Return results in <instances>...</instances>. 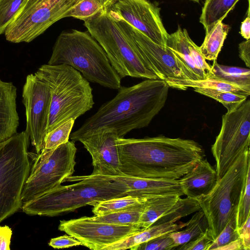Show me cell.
<instances>
[{
    "label": "cell",
    "instance_id": "obj_25",
    "mask_svg": "<svg viewBox=\"0 0 250 250\" xmlns=\"http://www.w3.org/2000/svg\"><path fill=\"white\" fill-rule=\"evenodd\" d=\"M223 81L250 90V70L249 68L220 64L213 61L211 74L208 77Z\"/></svg>",
    "mask_w": 250,
    "mask_h": 250
},
{
    "label": "cell",
    "instance_id": "obj_24",
    "mask_svg": "<svg viewBox=\"0 0 250 250\" xmlns=\"http://www.w3.org/2000/svg\"><path fill=\"white\" fill-rule=\"evenodd\" d=\"M238 1L239 0H206L199 19L206 34L216 23L222 21Z\"/></svg>",
    "mask_w": 250,
    "mask_h": 250
},
{
    "label": "cell",
    "instance_id": "obj_36",
    "mask_svg": "<svg viewBox=\"0 0 250 250\" xmlns=\"http://www.w3.org/2000/svg\"><path fill=\"white\" fill-rule=\"evenodd\" d=\"M250 167L248 168L244 188L239 200L237 213V229L246 221L250 216Z\"/></svg>",
    "mask_w": 250,
    "mask_h": 250
},
{
    "label": "cell",
    "instance_id": "obj_9",
    "mask_svg": "<svg viewBox=\"0 0 250 250\" xmlns=\"http://www.w3.org/2000/svg\"><path fill=\"white\" fill-rule=\"evenodd\" d=\"M76 152L74 142L69 141L47 152L33 154V163L21 193L22 203L58 187L72 176Z\"/></svg>",
    "mask_w": 250,
    "mask_h": 250
},
{
    "label": "cell",
    "instance_id": "obj_17",
    "mask_svg": "<svg viewBox=\"0 0 250 250\" xmlns=\"http://www.w3.org/2000/svg\"><path fill=\"white\" fill-rule=\"evenodd\" d=\"M100 176L124 184L129 189L127 195L149 199L167 195H184L178 180L146 178L124 174Z\"/></svg>",
    "mask_w": 250,
    "mask_h": 250
},
{
    "label": "cell",
    "instance_id": "obj_37",
    "mask_svg": "<svg viewBox=\"0 0 250 250\" xmlns=\"http://www.w3.org/2000/svg\"><path fill=\"white\" fill-rule=\"evenodd\" d=\"M178 246L168 233L164 234L140 244L130 249L131 250H171Z\"/></svg>",
    "mask_w": 250,
    "mask_h": 250
},
{
    "label": "cell",
    "instance_id": "obj_29",
    "mask_svg": "<svg viewBox=\"0 0 250 250\" xmlns=\"http://www.w3.org/2000/svg\"><path fill=\"white\" fill-rule=\"evenodd\" d=\"M147 200L128 195L113 198L97 202L92 211L95 216L104 215L145 204Z\"/></svg>",
    "mask_w": 250,
    "mask_h": 250
},
{
    "label": "cell",
    "instance_id": "obj_32",
    "mask_svg": "<svg viewBox=\"0 0 250 250\" xmlns=\"http://www.w3.org/2000/svg\"><path fill=\"white\" fill-rule=\"evenodd\" d=\"M104 9L99 0H80L63 14L62 19L73 17L85 21L94 17Z\"/></svg>",
    "mask_w": 250,
    "mask_h": 250
},
{
    "label": "cell",
    "instance_id": "obj_10",
    "mask_svg": "<svg viewBox=\"0 0 250 250\" xmlns=\"http://www.w3.org/2000/svg\"><path fill=\"white\" fill-rule=\"evenodd\" d=\"M250 100L222 116L220 132L211 146L218 180L244 152L250 149Z\"/></svg>",
    "mask_w": 250,
    "mask_h": 250
},
{
    "label": "cell",
    "instance_id": "obj_34",
    "mask_svg": "<svg viewBox=\"0 0 250 250\" xmlns=\"http://www.w3.org/2000/svg\"><path fill=\"white\" fill-rule=\"evenodd\" d=\"M28 0H0V35L17 18Z\"/></svg>",
    "mask_w": 250,
    "mask_h": 250
},
{
    "label": "cell",
    "instance_id": "obj_4",
    "mask_svg": "<svg viewBox=\"0 0 250 250\" xmlns=\"http://www.w3.org/2000/svg\"><path fill=\"white\" fill-rule=\"evenodd\" d=\"M48 64H66L80 72L88 81L118 89L121 78L102 46L88 32H62L53 48Z\"/></svg>",
    "mask_w": 250,
    "mask_h": 250
},
{
    "label": "cell",
    "instance_id": "obj_3",
    "mask_svg": "<svg viewBox=\"0 0 250 250\" xmlns=\"http://www.w3.org/2000/svg\"><path fill=\"white\" fill-rule=\"evenodd\" d=\"M64 182L76 183L58 187L34 199L22 203L21 209L32 215L54 216L86 205L127 195L124 184L98 175L71 176Z\"/></svg>",
    "mask_w": 250,
    "mask_h": 250
},
{
    "label": "cell",
    "instance_id": "obj_40",
    "mask_svg": "<svg viewBox=\"0 0 250 250\" xmlns=\"http://www.w3.org/2000/svg\"><path fill=\"white\" fill-rule=\"evenodd\" d=\"M239 237L242 240L244 250H250V216L237 229Z\"/></svg>",
    "mask_w": 250,
    "mask_h": 250
},
{
    "label": "cell",
    "instance_id": "obj_31",
    "mask_svg": "<svg viewBox=\"0 0 250 250\" xmlns=\"http://www.w3.org/2000/svg\"><path fill=\"white\" fill-rule=\"evenodd\" d=\"M74 122L75 120L70 119L48 132L45 138L43 148L40 153L51 151L69 141Z\"/></svg>",
    "mask_w": 250,
    "mask_h": 250
},
{
    "label": "cell",
    "instance_id": "obj_42",
    "mask_svg": "<svg viewBox=\"0 0 250 250\" xmlns=\"http://www.w3.org/2000/svg\"><path fill=\"white\" fill-rule=\"evenodd\" d=\"M239 57L248 67L250 66V40H246L238 45Z\"/></svg>",
    "mask_w": 250,
    "mask_h": 250
},
{
    "label": "cell",
    "instance_id": "obj_33",
    "mask_svg": "<svg viewBox=\"0 0 250 250\" xmlns=\"http://www.w3.org/2000/svg\"><path fill=\"white\" fill-rule=\"evenodd\" d=\"M194 91L221 103L228 111H231L247 99V97L232 92L211 88H194Z\"/></svg>",
    "mask_w": 250,
    "mask_h": 250
},
{
    "label": "cell",
    "instance_id": "obj_45",
    "mask_svg": "<svg viewBox=\"0 0 250 250\" xmlns=\"http://www.w3.org/2000/svg\"><path fill=\"white\" fill-rule=\"evenodd\" d=\"M104 9H108L115 0H99Z\"/></svg>",
    "mask_w": 250,
    "mask_h": 250
},
{
    "label": "cell",
    "instance_id": "obj_2",
    "mask_svg": "<svg viewBox=\"0 0 250 250\" xmlns=\"http://www.w3.org/2000/svg\"><path fill=\"white\" fill-rule=\"evenodd\" d=\"M169 87L166 81L160 79L121 86L117 95L102 104L71 134L70 139L75 142L81 137L104 131L123 138L134 129L147 126L164 106Z\"/></svg>",
    "mask_w": 250,
    "mask_h": 250
},
{
    "label": "cell",
    "instance_id": "obj_21",
    "mask_svg": "<svg viewBox=\"0 0 250 250\" xmlns=\"http://www.w3.org/2000/svg\"><path fill=\"white\" fill-rule=\"evenodd\" d=\"M187 222L166 223L153 225L143 230L130 235L104 248V250H125L130 249L140 244L161 235L180 230Z\"/></svg>",
    "mask_w": 250,
    "mask_h": 250
},
{
    "label": "cell",
    "instance_id": "obj_14",
    "mask_svg": "<svg viewBox=\"0 0 250 250\" xmlns=\"http://www.w3.org/2000/svg\"><path fill=\"white\" fill-rule=\"evenodd\" d=\"M154 42L167 46L169 34L162 22L160 8L148 0H115L108 9Z\"/></svg>",
    "mask_w": 250,
    "mask_h": 250
},
{
    "label": "cell",
    "instance_id": "obj_5",
    "mask_svg": "<svg viewBox=\"0 0 250 250\" xmlns=\"http://www.w3.org/2000/svg\"><path fill=\"white\" fill-rule=\"evenodd\" d=\"M88 32L105 52L122 79H159L142 55L129 31L106 9L84 21Z\"/></svg>",
    "mask_w": 250,
    "mask_h": 250
},
{
    "label": "cell",
    "instance_id": "obj_13",
    "mask_svg": "<svg viewBox=\"0 0 250 250\" xmlns=\"http://www.w3.org/2000/svg\"><path fill=\"white\" fill-rule=\"evenodd\" d=\"M58 229L93 250H104L113 243L145 229L138 225H118L94 221L86 216L61 220Z\"/></svg>",
    "mask_w": 250,
    "mask_h": 250
},
{
    "label": "cell",
    "instance_id": "obj_38",
    "mask_svg": "<svg viewBox=\"0 0 250 250\" xmlns=\"http://www.w3.org/2000/svg\"><path fill=\"white\" fill-rule=\"evenodd\" d=\"M214 241L208 228L204 232L178 248L182 250H208Z\"/></svg>",
    "mask_w": 250,
    "mask_h": 250
},
{
    "label": "cell",
    "instance_id": "obj_26",
    "mask_svg": "<svg viewBox=\"0 0 250 250\" xmlns=\"http://www.w3.org/2000/svg\"><path fill=\"white\" fill-rule=\"evenodd\" d=\"M229 26L220 21L206 34L200 50L206 60H216L227 36Z\"/></svg>",
    "mask_w": 250,
    "mask_h": 250
},
{
    "label": "cell",
    "instance_id": "obj_39",
    "mask_svg": "<svg viewBox=\"0 0 250 250\" xmlns=\"http://www.w3.org/2000/svg\"><path fill=\"white\" fill-rule=\"evenodd\" d=\"M48 245L54 249H59L82 245V244L73 236L64 235L51 239Z\"/></svg>",
    "mask_w": 250,
    "mask_h": 250
},
{
    "label": "cell",
    "instance_id": "obj_8",
    "mask_svg": "<svg viewBox=\"0 0 250 250\" xmlns=\"http://www.w3.org/2000/svg\"><path fill=\"white\" fill-rule=\"evenodd\" d=\"M250 157L249 149L238 158L207 195L199 199L214 240L237 213L250 167Z\"/></svg>",
    "mask_w": 250,
    "mask_h": 250
},
{
    "label": "cell",
    "instance_id": "obj_19",
    "mask_svg": "<svg viewBox=\"0 0 250 250\" xmlns=\"http://www.w3.org/2000/svg\"><path fill=\"white\" fill-rule=\"evenodd\" d=\"M17 90L13 83L0 79V143L17 133Z\"/></svg>",
    "mask_w": 250,
    "mask_h": 250
},
{
    "label": "cell",
    "instance_id": "obj_15",
    "mask_svg": "<svg viewBox=\"0 0 250 250\" xmlns=\"http://www.w3.org/2000/svg\"><path fill=\"white\" fill-rule=\"evenodd\" d=\"M114 18L130 33L144 58L159 79H186L178 61L167 46L154 42L124 20Z\"/></svg>",
    "mask_w": 250,
    "mask_h": 250
},
{
    "label": "cell",
    "instance_id": "obj_30",
    "mask_svg": "<svg viewBox=\"0 0 250 250\" xmlns=\"http://www.w3.org/2000/svg\"><path fill=\"white\" fill-rule=\"evenodd\" d=\"M200 209L201 207L198 199L188 197L185 198L180 197L174 206L153 225L175 223L182 218Z\"/></svg>",
    "mask_w": 250,
    "mask_h": 250
},
{
    "label": "cell",
    "instance_id": "obj_22",
    "mask_svg": "<svg viewBox=\"0 0 250 250\" xmlns=\"http://www.w3.org/2000/svg\"><path fill=\"white\" fill-rule=\"evenodd\" d=\"M165 81L169 87L180 90H186L188 88H211L228 91L247 97L250 95V90L223 81L209 78L198 81L168 78Z\"/></svg>",
    "mask_w": 250,
    "mask_h": 250
},
{
    "label": "cell",
    "instance_id": "obj_43",
    "mask_svg": "<svg viewBox=\"0 0 250 250\" xmlns=\"http://www.w3.org/2000/svg\"><path fill=\"white\" fill-rule=\"evenodd\" d=\"M247 10V16L241 23L240 26V34L241 36L246 40L250 39V2Z\"/></svg>",
    "mask_w": 250,
    "mask_h": 250
},
{
    "label": "cell",
    "instance_id": "obj_28",
    "mask_svg": "<svg viewBox=\"0 0 250 250\" xmlns=\"http://www.w3.org/2000/svg\"><path fill=\"white\" fill-rule=\"evenodd\" d=\"M145 203L101 216L87 217L92 221L118 225H138Z\"/></svg>",
    "mask_w": 250,
    "mask_h": 250
},
{
    "label": "cell",
    "instance_id": "obj_6",
    "mask_svg": "<svg viewBox=\"0 0 250 250\" xmlns=\"http://www.w3.org/2000/svg\"><path fill=\"white\" fill-rule=\"evenodd\" d=\"M48 85L51 96L47 133L90 110L94 102L89 81L66 64L41 65L34 73Z\"/></svg>",
    "mask_w": 250,
    "mask_h": 250
},
{
    "label": "cell",
    "instance_id": "obj_12",
    "mask_svg": "<svg viewBox=\"0 0 250 250\" xmlns=\"http://www.w3.org/2000/svg\"><path fill=\"white\" fill-rule=\"evenodd\" d=\"M22 96L25 109V131L38 154L43 148L47 133L51 102L50 88L45 82L30 74L26 76Z\"/></svg>",
    "mask_w": 250,
    "mask_h": 250
},
{
    "label": "cell",
    "instance_id": "obj_27",
    "mask_svg": "<svg viewBox=\"0 0 250 250\" xmlns=\"http://www.w3.org/2000/svg\"><path fill=\"white\" fill-rule=\"evenodd\" d=\"M208 228L207 218L201 209L196 211L187 222L185 229L171 232L168 235L179 247L195 238Z\"/></svg>",
    "mask_w": 250,
    "mask_h": 250
},
{
    "label": "cell",
    "instance_id": "obj_1",
    "mask_svg": "<svg viewBox=\"0 0 250 250\" xmlns=\"http://www.w3.org/2000/svg\"><path fill=\"white\" fill-rule=\"evenodd\" d=\"M122 174L178 180L204 159L205 152L190 139L164 136L117 139Z\"/></svg>",
    "mask_w": 250,
    "mask_h": 250
},
{
    "label": "cell",
    "instance_id": "obj_20",
    "mask_svg": "<svg viewBox=\"0 0 250 250\" xmlns=\"http://www.w3.org/2000/svg\"><path fill=\"white\" fill-rule=\"evenodd\" d=\"M190 37L186 29L178 26L176 31L169 34L167 46L174 53L186 79L194 81L207 78L206 75L195 64L189 46Z\"/></svg>",
    "mask_w": 250,
    "mask_h": 250
},
{
    "label": "cell",
    "instance_id": "obj_16",
    "mask_svg": "<svg viewBox=\"0 0 250 250\" xmlns=\"http://www.w3.org/2000/svg\"><path fill=\"white\" fill-rule=\"evenodd\" d=\"M116 134L110 131L96 132L79 138L90 154L93 171L91 175H121Z\"/></svg>",
    "mask_w": 250,
    "mask_h": 250
},
{
    "label": "cell",
    "instance_id": "obj_35",
    "mask_svg": "<svg viewBox=\"0 0 250 250\" xmlns=\"http://www.w3.org/2000/svg\"><path fill=\"white\" fill-rule=\"evenodd\" d=\"M236 213L229 220L208 250H218L219 248L239 238L236 225Z\"/></svg>",
    "mask_w": 250,
    "mask_h": 250
},
{
    "label": "cell",
    "instance_id": "obj_41",
    "mask_svg": "<svg viewBox=\"0 0 250 250\" xmlns=\"http://www.w3.org/2000/svg\"><path fill=\"white\" fill-rule=\"evenodd\" d=\"M12 230L8 226H0V250H9Z\"/></svg>",
    "mask_w": 250,
    "mask_h": 250
},
{
    "label": "cell",
    "instance_id": "obj_11",
    "mask_svg": "<svg viewBox=\"0 0 250 250\" xmlns=\"http://www.w3.org/2000/svg\"><path fill=\"white\" fill-rule=\"evenodd\" d=\"M80 0H28L4 35L8 42H29L44 32Z\"/></svg>",
    "mask_w": 250,
    "mask_h": 250
},
{
    "label": "cell",
    "instance_id": "obj_44",
    "mask_svg": "<svg viewBox=\"0 0 250 250\" xmlns=\"http://www.w3.org/2000/svg\"><path fill=\"white\" fill-rule=\"evenodd\" d=\"M244 250L242 240L239 238L220 248L218 250Z\"/></svg>",
    "mask_w": 250,
    "mask_h": 250
},
{
    "label": "cell",
    "instance_id": "obj_46",
    "mask_svg": "<svg viewBox=\"0 0 250 250\" xmlns=\"http://www.w3.org/2000/svg\"><path fill=\"white\" fill-rule=\"evenodd\" d=\"M195 2H199L200 0H190Z\"/></svg>",
    "mask_w": 250,
    "mask_h": 250
},
{
    "label": "cell",
    "instance_id": "obj_18",
    "mask_svg": "<svg viewBox=\"0 0 250 250\" xmlns=\"http://www.w3.org/2000/svg\"><path fill=\"white\" fill-rule=\"evenodd\" d=\"M178 181L184 195L199 200L212 189L218 178L216 169L203 159Z\"/></svg>",
    "mask_w": 250,
    "mask_h": 250
},
{
    "label": "cell",
    "instance_id": "obj_23",
    "mask_svg": "<svg viewBox=\"0 0 250 250\" xmlns=\"http://www.w3.org/2000/svg\"><path fill=\"white\" fill-rule=\"evenodd\" d=\"M181 196L167 195L148 199L145 203L138 226L147 229L166 213Z\"/></svg>",
    "mask_w": 250,
    "mask_h": 250
},
{
    "label": "cell",
    "instance_id": "obj_7",
    "mask_svg": "<svg viewBox=\"0 0 250 250\" xmlns=\"http://www.w3.org/2000/svg\"><path fill=\"white\" fill-rule=\"evenodd\" d=\"M29 140L24 131L0 143V223L21 208V193L32 165Z\"/></svg>",
    "mask_w": 250,
    "mask_h": 250
}]
</instances>
